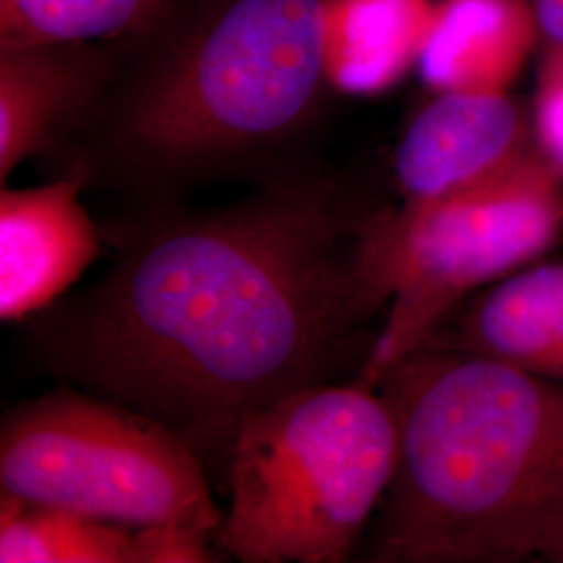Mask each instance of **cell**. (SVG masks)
Instances as JSON below:
<instances>
[{
	"label": "cell",
	"mask_w": 563,
	"mask_h": 563,
	"mask_svg": "<svg viewBox=\"0 0 563 563\" xmlns=\"http://www.w3.org/2000/svg\"><path fill=\"white\" fill-rule=\"evenodd\" d=\"M532 130L544 157L563 174V51L543 55Z\"/></svg>",
	"instance_id": "5bb4252c"
},
{
	"label": "cell",
	"mask_w": 563,
	"mask_h": 563,
	"mask_svg": "<svg viewBox=\"0 0 563 563\" xmlns=\"http://www.w3.org/2000/svg\"><path fill=\"white\" fill-rule=\"evenodd\" d=\"M0 493L132 528L181 523L216 537L223 520L180 437L67 384L2 416Z\"/></svg>",
	"instance_id": "5b68a950"
},
{
	"label": "cell",
	"mask_w": 563,
	"mask_h": 563,
	"mask_svg": "<svg viewBox=\"0 0 563 563\" xmlns=\"http://www.w3.org/2000/svg\"><path fill=\"white\" fill-rule=\"evenodd\" d=\"M374 386L399 423V462L365 562L563 563V383L413 351Z\"/></svg>",
	"instance_id": "3957f363"
},
{
	"label": "cell",
	"mask_w": 563,
	"mask_h": 563,
	"mask_svg": "<svg viewBox=\"0 0 563 563\" xmlns=\"http://www.w3.org/2000/svg\"><path fill=\"white\" fill-rule=\"evenodd\" d=\"M397 462L399 423L376 386L355 378L290 395L242 422L213 544L242 563L346 562Z\"/></svg>",
	"instance_id": "277c9868"
},
{
	"label": "cell",
	"mask_w": 563,
	"mask_h": 563,
	"mask_svg": "<svg viewBox=\"0 0 563 563\" xmlns=\"http://www.w3.org/2000/svg\"><path fill=\"white\" fill-rule=\"evenodd\" d=\"M541 30L543 55L563 51V0H528Z\"/></svg>",
	"instance_id": "9a60e30c"
},
{
	"label": "cell",
	"mask_w": 563,
	"mask_h": 563,
	"mask_svg": "<svg viewBox=\"0 0 563 563\" xmlns=\"http://www.w3.org/2000/svg\"><path fill=\"white\" fill-rule=\"evenodd\" d=\"M537 146L509 92L441 90L411 118L393 157L401 207H422L495 178Z\"/></svg>",
	"instance_id": "52a82bcc"
},
{
	"label": "cell",
	"mask_w": 563,
	"mask_h": 563,
	"mask_svg": "<svg viewBox=\"0 0 563 563\" xmlns=\"http://www.w3.org/2000/svg\"><path fill=\"white\" fill-rule=\"evenodd\" d=\"M388 213L311 162L225 207L132 205L101 228V278L23 322L25 353L223 467L249 416L360 376L390 299Z\"/></svg>",
	"instance_id": "6da1fadb"
},
{
	"label": "cell",
	"mask_w": 563,
	"mask_h": 563,
	"mask_svg": "<svg viewBox=\"0 0 563 563\" xmlns=\"http://www.w3.org/2000/svg\"><path fill=\"white\" fill-rule=\"evenodd\" d=\"M330 0H180L121 42L101 104L55 162L130 205L178 202L228 178L265 180L302 155L325 115Z\"/></svg>",
	"instance_id": "7a4b0ae2"
},
{
	"label": "cell",
	"mask_w": 563,
	"mask_h": 563,
	"mask_svg": "<svg viewBox=\"0 0 563 563\" xmlns=\"http://www.w3.org/2000/svg\"><path fill=\"white\" fill-rule=\"evenodd\" d=\"M416 351H455L563 383V262L509 274L463 301Z\"/></svg>",
	"instance_id": "30bf717a"
},
{
	"label": "cell",
	"mask_w": 563,
	"mask_h": 563,
	"mask_svg": "<svg viewBox=\"0 0 563 563\" xmlns=\"http://www.w3.org/2000/svg\"><path fill=\"white\" fill-rule=\"evenodd\" d=\"M563 174L539 144L495 178L422 207H390V299L357 380L374 386L476 288L522 269L560 241Z\"/></svg>",
	"instance_id": "8992f818"
},
{
	"label": "cell",
	"mask_w": 563,
	"mask_h": 563,
	"mask_svg": "<svg viewBox=\"0 0 563 563\" xmlns=\"http://www.w3.org/2000/svg\"><path fill=\"white\" fill-rule=\"evenodd\" d=\"M2 563H159L157 526L102 522L0 493Z\"/></svg>",
	"instance_id": "7c38bea8"
},
{
	"label": "cell",
	"mask_w": 563,
	"mask_h": 563,
	"mask_svg": "<svg viewBox=\"0 0 563 563\" xmlns=\"http://www.w3.org/2000/svg\"><path fill=\"white\" fill-rule=\"evenodd\" d=\"M121 44L0 48V181L27 159H57L113 80Z\"/></svg>",
	"instance_id": "ba28073f"
},
{
	"label": "cell",
	"mask_w": 563,
	"mask_h": 563,
	"mask_svg": "<svg viewBox=\"0 0 563 563\" xmlns=\"http://www.w3.org/2000/svg\"><path fill=\"white\" fill-rule=\"evenodd\" d=\"M84 181L0 190V320L25 322L69 292L99 260L102 230L84 209Z\"/></svg>",
	"instance_id": "9c48e42d"
},
{
	"label": "cell",
	"mask_w": 563,
	"mask_h": 563,
	"mask_svg": "<svg viewBox=\"0 0 563 563\" xmlns=\"http://www.w3.org/2000/svg\"><path fill=\"white\" fill-rule=\"evenodd\" d=\"M180 0H0V48L121 44L167 20Z\"/></svg>",
	"instance_id": "4fadbf2b"
},
{
	"label": "cell",
	"mask_w": 563,
	"mask_h": 563,
	"mask_svg": "<svg viewBox=\"0 0 563 563\" xmlns=\"http://www.w3.org/2000/svg\"><path fill=\"white\" fill-rule=\"evenodd\" d=\"M537 48L541 30L528 0H444L420 60L437 92H509Z\"/></svg>",
	"instance_id": "8fae6325"
}]
</instances>
